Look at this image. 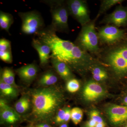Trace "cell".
<instances>
[{
    "instance_id": "obj_34",
    "label": "cell",
    "mask_w": 127,
    "mask_h": 127,
    "mask_svg": "<svg viewBox=\"0 0 127 127\" xmlns=\"http://www.w3.org/2000/svg\"><path fill=\"white\" fill-rule=\"evenodd\" d=\"M59 127H68V123H64L59 126Z\"/></svg>"
},
{
    "instance_id": "obj_26",
    "label": "cell",
    "mask_w": 127,
    "mask_h": 127,
    "mask_svg": "<svg viewBox=\"0 0 127 127\" xmlns=\"http://www.w3.org/2000/svg\"><path fill=\"white\" fill-rule=\"evenodd\" d=\"M90 119L94 120L97 123H104L105 122L103 119L100 113L96 110H93L89 113Z\"/></svg>"
},
{
    "instance_id": "obj_32",
    "label": "cell",
    "mask_w": 127,
    "mask_h": 127,
    "mask_svg": "<svg viewBox=\"0 0 127 127\" xmlns=\"http://www.w3.org/2000/svg\"><path fill=\"white\" fill-rule=\"evenodd\" d=\"M106 123H97L95 127H106Z\"/></svg>"
},
{
    "instance_id": "obj_31",
    "label": "cell",
    "mask_w": 127,
    "mask_h": 127,
    "mask_svg": "<svg viewBox=\"0 0 127 127\" xmlns=\"http://www.w3.org/2000/svg\"><path fill=\"white\" fill-rule=\"evenodd\" d=\"M97 123L95 121L90 119L85 124L84 127H95Z\"/></svg>"
},
{
    "instance_id": "obj_2",
    "label": "cell",
    "mask_w": 127,
    "mask_h": 127,
    "mask_svg": "<svg viewBox=\"0 0 127 127\" xmlns=\"http://www.w3.org/2000/svg\"><path fill=\"white\" fill-rule=\"evenodd\" d=\"M37 35L38 39L51 48V58L63 62L71 69L80 71L93 62L92 57L88 52L76 43L61 39L50 28L43 30Z\"/></svg>"
},
{
    "instance_id": "obj_29",
    "label": "cell",
    "mask_w": 127,
    "mask_h": 127,
    "mask_svg": "<svg viewBox=\"0 0 127 127\" xmlns=\"http://www.w3.org/2000/svg\"><path fill=\"white\" fill-rule=\"evenodd\" d=\"M71 109L69 107H66L65 110V123H68L71 119Z\"/></svg>"
},
{
    "instance_id": "obj_5",
    "label": "cell",
    "mask_w": 127,
    "mask_h": 127,
    "mask_svg": "<svg viewBox=\"0 0 127 127\" xmlns=\"http://www.w3.org/2000/svg\"><path fill=\"white\" fill-rule=\"evenodd\" d=\"M48 2L52 19L50 29L55 32H68L69 13L67 6L64 4L61 1H50Z\"/></svg>"
},
{
    "instance_id": "obj_3",
    "label": "cell",
    "mask_w": 127,
    "mask_h": 127,
    "mask_svg": "<svg viewBox=\"0 0 127 127\" xmlns=\"http://www.w3.org/2000/svg\"><path fill=\"white\" fill-rule=\"evenodd\" d=\"M104 60L117 77H127V36L104 53Z\"/></svg>"
},
{
    "instance_id": "obj_20",
    "label": "cell",
    "mask_w": 127,
    "mask_h": 127,
    "mask_svg": "<svg viewBox=\"0 0 127 127\" xmlns=\"http://www.w3.org/2000/svg\"><path fill=\"white\" fill-rule=\"evenodd\" d=\"M14 22V19L11 14L0 11V27L2 30L9 33V30Z\"/></svg>"
},
{
    "instance_id": "obj_21",
    "label": "cell",
    "mask_w": 127,
    "mask_h": 127,
    "mask_svg": "<svg viewBox=\"0 0 127 127\" xmlns=\"http://www.w3.org/2000/svg\"><path fill=\"white\" fill-rule=\"evenodd\" d=\"M92 74L94 79L96 81H102L108 78L106 71L100 66H94L92 70Z\"/></svg>"
},
{
    "instance_id": "obj_14",
    "label": "cell",
    "mask_w": 127,
    "mask_h": 127,
    "mask_svg": "<svg viewBox=\"0 0 127 127\" xmlns=\"http://www.w3.org/2000/svg\"><path fill=\"white\" fill-rule=\"evenodd\" d=\"M32 45L38 53L41 65H46L51 58V50L50 46L39 39H33Z\"/></svg>"
},
{
    "instance_id": "obj_23",
    "label": "cell",
    "mask_w": 127,
    "mask_h": 127,
    "mask_svg": "<svg viewBox=\"0 0 127 127\" xmlns=\"http://www.w3.org/2000/svg\"><path fill=\"white\" fill-rule=\"evenodd\" d=\"M123 1V0H104L103 1L101 4L98 15L106 11L115 5L117 4H120Z\"/></svg>"
},
{
    "instance_id": "obj_38",
    "label": "cell",
    "mask_w": 127,
    "mask_h": 127,
    "mask_svg": "<svg viewBox=\"0 0 127 127\" xmlns=\"http://www.w3.org/2000/svg\"><path fill=\"white\" fill-rule=\"evenodd\" d=\"M83 127H84V126H83Z\"/></svg>"
},
{
    "instance_id": "obj_37",
    "label": "cell",
    "mask_w": 127,
    "mask_h": 127,
    "mask_svg": "<svg viewBox=\"0 0 127 127\" xmlns=\"http://www.w3.org/2000/svg\"><path fill=\"white\" fill-rule=\"evenodd\" d=\"M18 127L17 126H15V127Z\"/></svg>"
},
{
    "instance_id": "obj_1",
    "label": "cell",
    "mask_w": 127,
    "mask_h": 127,
    "mask_svg": "<svg viewBox=\"0 0 127 127\" xmlns=\"http://www.w3.org/2000/svg\"><path fill=\"white\" fill-rule=\"evenodd\" d=\"M31 100L30 113L24 117L32 125L45 123L53 125L55 116L64 102L62 92L53 86L34 89L28 92Z\"/></svg>"
},
{
    "instance_id": "obj_16",
    "label": "cell",
    "mask_w": 127,
    "mask_h": 127,
    "mask_svg": "<svg viewBox=\"0 0 127 127\" xmlns=\"http://www.w3.org/2000/svg\"><path fill=\"white\" fill-rule=\"evenodd\" d=\"M14 107L16 111L20 115L30 111L31 108V100L29 94L22 95L15 103Z\"/></svg>"
},
{
    "instance_id": "obj_25",
    "label": "cell",
    "mask_w": 127,
    "mask_h": 127,
    "mask_svg": "<svg viewBox=\"0 0 127 127\" xmlns=\"http://www.w3.org/2000/svg\"><path fill=\"white\" fill-rule=\"evenodd\" d=\"M66 89L68 92L73 93L77 92L80 87V83L75 78H72L67 81Z\"/></svg>"
},
{
    "instance_id": "obj_36",
    "label": "cell",
    "mask_w": 127,
    "mask_h": 127,
    "mask_svg": "<svg viewBox=\"0 0 127 127\" xmlns=\"http://www.w3.org/2000/svg\"><path fill=\"white\" fill-rule=\"evenodd\" d=\"M32 127V125H31V124H30V125H28L27 126V127Z\"/></svg>"
},
{
    "instance_id": "obj_7",
    "label": "cell",
    "mask_w": 127,
    "mask_h": 127,
    "mask_svg": "<svg viewBox=\"0 0 127 127\" xmlns=\"http://www.w3.org/2000/svg\"><path fill=\"white\" fill-rule=\"evenodd\" d=\"M97 34L99 40L101 43L111 46L119 43L127 36L125 30L112 25H107L101 28Z\"/></svg>"
},
{
    "instance_id": "obj_15",
    "label": "cell",
    "mask_w": 127,
    "mask_h": 127,
    "mask_svg": "<svg viewBox=\"0 0 127 127\" xmlns=\"http://www.w3.org/2000/svg\"><path fill=\"white\" fill-rule=\"evenodd\" d=\"M51 62L55 71L64 80L67 81L73 78L71 70L67 64L53 58H51Z\"/></svg>"
},
{
    "instance_id": "obj_27",
    "label": "cell",
    "mask_w": 127,
    "mask_h": 127,
    "mask_svg": "<svg viewBox=\"0 0 127 127\" xmlns=\"http://www.w3.org/2000/svg\"><path fill=\"white\" fill-rule=\"evenodd\" d=\"M0 58L1 60L6 63H12V56L11 51H0Z\"/></svg>"
},
{
    "instance_id": "obj_19",
    "label": "cell",
    "mask_w": 127,
    "mask_h": 127,
    "mask_svg": "<svg viewBox=\"0 0 127 127\" xmlns=\"http://www.w3.org/2000/svg\"><path fill=\"white\" fill-rule=\"evenodd\" d=\"M15 73L11 68L6 67L2 70L0 80L5 83L17 88L18 86L15 82Z\"/></svg>"
},
{
    "instance_id": "obj_33",
    "label": "cell",
    "mask_w": 127,
    "mask_h": 127,
    "mask_svg": "<svg viewBox=\"0 0 127 127\" xmlns=\"http://www.w3.org/2000/svg\"><path fill=\"white\" fill-rule=\"evenodd\" d=\"M123 104L125 105V106H127V96H126L124 98L123 100Z\"/></svg>"
},
{
    "instance_id": "obj_13",
    "label": "cell",
    "mask_w": 127,
    "mask_h": 127,
    "mask_svg": "<svg viewBox=\"0 0 127 127\" xmlns=\"http://www.w3.org/2000/svg\"><path fill=\"white\" fill-rule=\"evenodd\" d=\"M16 72L22 81L30 84L36 78L38 68L35 64H31L21 67L17 69Z\"/></svg>"
},
{
    "instance_id": "obj_11",
    "label": "cell",
    "mask_w": 127,
    "mask_h": 127,
    "mask_svg": "<svg viewBox=\"0 0 127 127\" xmlns=\"http://www.w3.org/2000/svg\"><path fill=\"white\" fill-rule=\"evenodd\" d=\"M102 22L117 27L127 26V7L119 5L112 13L106 16Z\"/></svg>"
},
{
    "instance_id": "obj_30",
    "label": "cell",
    "mask_w": 127,
    "mask_h": 127,
    "mask_svg": "<svg viewBox=\"0 0 127 127\" xmlns=\"http://www.w3.org/2000/svg\"><path fill=\"white\" fill-rule=\"evenodd\" d=\"M32 125L33 127H55L51 124L45 123H37Z\"/></svg>"
},
{
    "instance_id": "obj_12",
    "label": "cell",
    "mask_w": 127,
    "mask_h": 127,
    "mask_svg": "<svg viewBox=\"0 0 127 127\" xmlns=\"http://www.w3.org/2000/svg\"><path fill=\"white\" fill-rule=\"evenodd\" d=\"M105 93V90L101 85L97 82L91 81L83 88L82 96L86 101L93 102L101 97Z\"/></svg>"
},
{
    "instance_id": "obj_24",
    "label": "cell",
    "mask_w": 127,
    "mask_h": 127,
    "mask_svg": "<svg viewBox=\"0 0 127 127\" xmlns=\"http://www.w3.org/2000/svg\"><path fill=\"white\" fill-rule=\"evenodd\" d=\"M66 107L62 108L57 113L54 120H53V126L55 127L65 123V118Z\"/></svg>"
},
{
    "instance_id": "obj_17",
    "label": "cell",
    "mask_w": 127,
    "mask_h": 127,
    "mask_svg": "<svg viewBox=\"0 0 127 127\" xmlns=\"http://www.w3.org/2000/svg\"><path fill=\"white\" fill-rule=\"evenodd\" d=\"M58 81V76L56 73L52 70H49L41 76L38 81V84L43 87L53 86Z\"/></svg>"
},
{
    "instance_id": "obj_35",
    "label": "cell",
    "mask_w": 127,
    "mask_h": 127,
    "mask_svg": "<svg viewBox=\"0 0 127 127\" xmlns=\"http://www.w3.org/2000/svg\"><path fill=\"white\" fill-rule=\"evenodd\" d=\"M123 126V127H127V122L125 123V124H124V125Z\"/></svg>"
},
{
    "instance_id": "obj_8",
    "label": "cell",
    "mask_w": 127,
    "mask_h": 127,
    "mask_svg": "<svg viewBox=\"0 0 127 127\" xmlns=\"http://www.w3.org/2000/svg\"><path fill=\"white\" fill-rule=\"evenodd\" d=\"M69 14L82 26L91 21L86 2L81 0H70L67 2Z\"/></svg>"
},
{
    "instance_id": "obj_6",
    "label": "cell",
    "mask_w": 127,
    "mask_h": 127,
    "mask_svg": "<svg viewBox=\"0 0 127 127\" xmlns=\"http://www.w3.org/2000/svg\"><path fill=\"white\" fill-rule=\"evenodd\" d=\"M21 20L22 31L27 35L38 34L43 30L44 22L40 14L36 11L19 12Z\"/></svg>"
},
{
    "instance_id": "obj_4",
    "label": "cell",
    "mask_w": 127,
    "mask_h": 127,
    "mask_svg": "<svg viewBox=\"0 0 127 127\" xmlns=\"http://www.w3.org/2000/svg\"><path fill=\"white\" fill-rule=\"evenodd\" d=\"M99 41L95 21H93L82 26L76 44L87 52L97 53L100 50Z\"/></svg>"
},
{
    "instance_id": "obj_10",
    "label": "cell",
    "mask_w": 127,
    "mask_h": 127,
    "mask_svg": "<svg viewBox=\"0 0 127 127\" xmlns=\"http://www.w3.org/2000/svg\"><path fill=\"white\" fill-rule=\"evenodd\" d=\"M106 112L109 122L114 127L124 125L127 122V106L112 104L107 108Z\"/></svg>"
},
{
    "instance_id": "obj_28",
    "label": "cell",
    "mask_w": 127,
    "mask_h": 127,
    "mask_svg": "<svg viewBox=\"0 0 127 127\" xmlns=\"http://www.w3.org/2000/svg\"><path fill=\"white\" fill-rule=\"evenodd\" d=\"M11 51V44L10 41L5 39L0 40V51Z\"/></svg>"
},
{
    "instance_id": "obj_9",
    "label": "cell",
    "mask_w": 127,
    "mask_h": 127,
    "mask_svg": "<svg viewBox=\"0 0 127 127\" xmlns=\"http://www.w3.org/2000/svg\"><path fill=\"white\" fill-rule=\"evenodd\" d=\"M0 123L4 127L17 126L23 120L20 114L15 109L9 106L6 101L0 102Z\"/></svg>"
},
{
    "instance_id": "obj_22",
    "label": "cell",
    "mask_w": 127,
    "mask_h": 127,
    "mask_svg": "<svg viewBox=\"0 0 127 127\" xmlns=\"http://www.w3.org/2000/svg\"><path fill=\"white\" fill-rule=\"evenodd\" d=\"M83 111L81 108L74 107L71 110V120L75 125H78L83 118Z\"/></svg>"
},
{
    "instance_id": "obj_18",
    "label": "cell",
    "mask_w": 127,
    "mask_h": 127,
    "mask_svg": "<svg viewBox=\"0 0 127 127\" xmlns=\"http://www.w3.org/2000/svg\"><path fill=\"white\" fill-rule=\"evenodd\" d=\"M0 91L2 98L14 99L18 95L17 88L5 83L1 80L0 81Z\"/></svg>"
}]
</instances>
